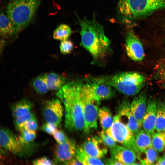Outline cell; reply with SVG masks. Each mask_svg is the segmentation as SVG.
<instances>
[{
	"label": "cell",
	"mask_w": 165,
	"mask_h": 165,
	"mask_svg": "<svg viewBox=\"0 0 165 165\" xmlns=\"http://www.w3.org/2000/svg\"><path fill=\"white\" fill-rule=\"evenodd\" d=\"M81 147L90 156L100 159L104 157L108 152L107 146L100 137L88 138Z\"/></svg>",
	"instance_id": "7c38bea8"
},
{
	"label": "cell",
	"mask_w": 165,
	"mask_h": 165,
	"mask_svg": "<svg viewBox=\"0 0 165 165\" xmlns=\"http://www.w3.org/2000/svg\"><path fill=\"white\" fill-rule=\"evenodd\" d=\"M117 8L121 18L130 20L144 17L165 9V0H120Z\"/></svg>",
	"instance_id": "277c9868"
},
{
	"label": "cell",
	"mask_w": 165,
	"mask_h": 165,
	"mask_svg": "<svg viewBox=\"0 0 165 165\" xmlns=\"http://www.w3.org/2000/svg\"><path fill=\"white\" fill-rule=\"evenodd\" d=\"M157 152L153 147L140 152L137 158L143 165L155 164L158 158Z\"/></svg>",
	"instance_id": "cb8c5ba5"
},
{
	"label": "cell",
	"mask_w": 165,
	"mask_h": 165,
	"mask_svg": "<svg viewBox=\"0 0 165 165\" xmlns=\"http://www.w3.org/2000/svg\"><path fill=\"white\" fill-rule=\"evenodd\" d=\"M155 129L158 132H165V103L164 99L156 101Z\"/></svg>",
	"instance_id": "ac0fdd59"
},
{
	"label": "cell",
	"mask_w": 165,
	"mask_h": 165,
	"mask_svg": "<svg viewBox=\"0 0 165 165\" xmlns=\"http://www.w3.org/2000/svg\"><path fill=\"white\" fill-rule=\"evenodd\" d=\"M63 114V108L59 100L51 99L45 103L43 116L46 122L53 123L58 127L61 123Z\"/></svg>",
	"instance_id": "9c48e42d"
},
{
	"label": "cell",
	"mask_w": 165,
	"mask_h": 165,
	"mask_svg": "<svg viewBox=\"0 0 165 165\" xmlns=\"http://www.w3.org/2000/svg\"><path fill=\"white\" fill-rule=\"evenodd\" d=\"M105 164L108 165H123L120 162L112 156L106 159L105 160Z\"/></svg>",
	"instance_id": "8d00e7d4"
},
{
	"label": "cell",
	"mask_w": 165,
	"mask_h": 165,
	"mask_svg": "<svg viewBox=\"0 0 165 165\" xmlns=\"http://www.w3.org/2000/svg\"><path fill=\"white\" fill-rule=\"evenodd\" d=\"M41 0H11L7 8V15L16 33L22 31L33 19Z\"/></svg>",
	"instance_id": "3957f363"
},
{
	"label": "cell",
	"mask_w": 165,
	"mask_h": 165,
	"mask_svg": "<svg viewBox=\"0 0 165 165\" xmlns=\"http://www.w3.org/2000/svg\"><path fill=\"white\" fill-rule=\"evenodd\" d=\"M72 33L70 27L65 24L59 25L54 31L53 34L54 38L61 41L68 39Z\"/></svg>",
	"instance_id": "83f0119b"
},
{
	"label": "cell",
	"mask_w": 165,
	"mask_h": 165,
	"mask_svg": "<svg viewBox=\"0 0 165 165\" xmlns=\"http://www.w3.org/2000/svg\"><path fill=\"white\" fill-rule=\"evenodd\" d=\"M1 146L20 157H25L33 152L34 146L27 143L21 135H16L8 128L1 127L0 130Z\"/></svg>",
	"instance_id": "52a82bcc"
},
{
	"label": "cell",
	"mask_w": 165,
	"mask_h": 165,
	"mask_svg": "<svg viewBox=\"0 0 165 165\" xmlns=\"http://www.w3.org/2000/svg\"><path fill=\"white\" fill-rule=\"evenodd\" d=\"M163 133L164 134V135L165 137V132H163Z\"/></svg>",
	"instance_id": "ab89813d"
},
{
	"label": "cell",
	"mask_w": 165,
	"mask_h": 165,
	"mask_svg": "<svg viewBox=\"0 0 165 165\" xmlns=\"http://www.w3.org/2000/svg\"><path fill=\"white\" fill-rule=\"evenodd\" d=\"M52 135L57 144H61L66 141L68 139L62 131L57 128Z\"/></svg>",
	"instance_id": "836d02e7"
},
{
	"label": "cell",
	"mask_w": 165,
	"mask_h": 165,
	"mask_svg": "<svg viewBox=\"0 0 165 165\" xmlns=\"http://www.w3.org/2000/svg\"><path fill=\"white\" fill-rule=\"evenodd\" d=\"M35 117V116L34 114L31 112L26 115L15 118L14 123L16 128L20 132L23 129L24 123L29 119Z\"/></svg>",
	"instance_id": "f1b7e54d"
},
{
	"label": "cell",
	"mask_w": 165,
	"mask_h": 165,
	"mask_svg": "<svg viewBox=\"0 0 165 165\" xmlns=\"http://www.w3.org/2000/svg\"><path fill=\"white\" fill-rule=\"evenodd\" d=\"M0 33L5 38L11 37L16 33L15 28L8 16L3 13L0 16Z\"/></svg>",
	"instance_id": "44dd1931"
},
{
	"label": "cell",
	"mask_w": 165,
	"mask_h": 165,
	"mask_svg": "<svg viewBox=\"0 0 165 165\" xmlns=\"http://www.w3.org/2000/svg\"><path fill=\"white\" fill-rule=\"evenodd\" d=\"M49 90L58 91L65 84L66 79L63 76L53 72L44 74Z\"/></svg>",
	"instance_id": "d6986e66"
},
{
	"label": "cell",
	"mask_w": 165,
	"mask_h": 165,
	"mask_svg": "<svg viewBox=\"0 0 165 165\" xmlns=\"http://www.w3.org/2000/svg\"><path fill=\"white\" fill-rule=\"evenodd\" d=\"M57 127L54 124L46 122L42 127V130L50 135H52Z\"/></svg>",
	"instance_id": "e575fe53"
},
{
	"label": "cell",
	"mask_w": 165,
	"mask_h": 165,
	"mask_svg": "<svg viewBox=\"0 0 165 165\" xmlns=\"http://www.w3.org/2000/svg\"><path fill=\"white\" fill-rule=\"evenodd\" d=\"M33 106V104L29 100L22 99L13 105L12 115L14 118L26 115L31 112Z\"/></svg>",
	"instance_id": "7402d4cb"
},
{
	"label": "cell",
	"mask_w": 165,
	"mask_h": 165,
	"mask_svg": "<svg viewBox=\"0 0 165 165\" xmlns=\"http://www.w3.org/2000/svg\"><path fill=\"white\" fill-rule=\"evenodd\" d=\"M32 85L35 91L39 95L45 94L49 90L44 75H40L35 78L32 81Z\"/></svg>",
	"instance_id": "4316f807"
},
{
	"label": "cell",
	"mask_w": 165,
	"mask_h": 165,
	"mask_svg": "<svg viewBox=\"0 0 165 165\" xmlns=\"http://www.w3.org/2000/svg\"><path fill=\"white\" fill-rule=\"evenodd\" d=\"M20 132L22 138L27 143H32L36 136L35 131L24 129Z\"/></svg>",
	"instance_id": "1f68e13d"
},
{
	"label": "cell",
	"mask_w": 165,
	"mask_h": 165,
	"mask_svg": "<svg viewBox=\"0 0 165 165\" xmlns=\"http://www.w3.org/2000/svg\"><path fill=\"white\" fill-rule=\"evenodd\" d=\"M66 165H82V164L75 156L70 160L64 163Z\"/></svg>",
	"instance_id": "74e56055"
},
{
	"label": "cell",
	"mask_w": 165,
	"mask_h": 165,
	"mask_svg": "<svg viewBox=\"0 0 165 165\" xmlns=\"http://www.w3.org/2000/svg\"><path fill=\"white\" fill-rule=\"evenodd\" d=\"M99 136L110 150L113 148L117 145L116 142L108 135L105 131L102 130L99 133Z\"/></svg>",
	"instance_id": "f546056e"
},
{
	"label": "cell",
	"mask_w": 165,
	"mask_h": 165,
	"mask_svg": "<svg viewBox=\"0 0 165 165\" xmlns=\"http://www.w3.org/2000/svg\"><path fill=\"white\" fill-rule=\"evenodd\" d=\"M86 83L94 96L101 101L110 99L116 94L115 89L96 78Z\"/></svg>",
	"instance_id": "5bb4252c"
},
{
	"label": "cell",
	"mask_w": 165,
	"mask_h": 165,
	"mask_svg": "<svg viewBox=\"0 0 165 165\" xmlns=\"http://www.w3.org/2000/svg\"><path fill=\"white\" fill-rule=\"evenodd\" d=\"M110 150L111 156L117 159L123 165H133L136 161V153L127 147L117 145Z\"/></svg>",
	"instance_id": "e0dca14e"
},
{
	"label": "cell",
	"mask_w": 165,
	"mask_h": 165,
	"mask_svg": "<svg viewBox=\"0 0 165 165\" xmlns=\"http://www.w3.org/2000/svg\"><path fill=\"white\" fill-rule=\"evenodd\" d=\"M117 115L120 121L134 135L141 128L130 108V104L127 100L123 101L117 108Z\"/></svg>",
	"instance_id": "8fae6325"
},
{
	"label": "cell",
	"mask_w": 165,
	"mask_h": 165,
	"mask_svg": "<svg viewBox=\"0 0 165 165\" xmlns=\"http://www.w3.org/2000/svg\"><path fill=\"white\" fill-rule=\"evenodd\" d=\"M156 101L152 97L148 99L147 108L143 118L142 127L150 136L155 132Z\"/></svg>",
	"instance_id": "2e32d148"
},
{
	"label": "cell",
	"mask_w": 165,
	"mask_h": 165,
	"mask_svg": "<svg viewBox=\"0 0 165 165\" xmlns=\"http://www.w3.org/2000/svg\"><path fill=\"white\" fill-rule=\"evenodd\" d=\"M98 80L113 87L127 96H133L138 94L144 86V76L135 72H124L110 76L96 78Z\"/></svg>",
	"instance_id": "5b68a950"
},
{
	"label": "cell",
	"mask_w": 165,
	"mask_h": 165,
	"mask_svg": "<svg viewBox=\"0 0 165 165\" xmlns=\"http://www.w3.org/2000/svg\"><path fill=\"white\" fill-rule=\"evenodd\" d=\"M56 94L64 105L66 128L71 132L86 133L79 95V83L72 82L66 84Z\"/></svg>",
	"instance_id": "6da1fadb"
},
{
	"label": "cell",
	"mask_w": 165,
	"mask_h": 165,
	"mask_svg": "<svg viewBox=\"0 0 165 165\" xmlns=\"http://www.w3.org/2000/svg\"><path fill=\"white\" fill-rule=\"evenodd\" d=\"M126 38V50L127 55L134 61H142L145 57L143 47L134 32L132 30L128 31Z\"/></svg>",
	"instance_id": "30bf717a"
},
{
	"label": "cell",
	"mask_w": 165,
	"mask_h": 165,
	"mask_svg": "<svg viewBox=\"0 0 165 165\" xmlns=\"http://www.w3.org/2000/svg\"><path fill=\"white\" fill-rule=\"evenodd\" d=\"M134 135L137 147L140 152L153 147L151 136L143 129L141 128Z\"/></svg>",
	"instance_id": "ffe728a7"
},
{
	"label": "cell",
	"mask_w": 165,
	"mask_h": 165,
	"mask_svg": "<svg viewBox=\"0 0 165 165\" xmlns=\"http://www.w3.org/2000/svg\"><path fill=\"white\" fill-rule=\"evenodd\" d=\"M79 89L86 133H88L97 128L99 106L101 101L94 96L87 83H79Z\"/></svg>",
	"instance_id": "8992f818"
},
{
	"label": "cell",
	"mask_w": 165,
	"mask_h": 165,
	"mask_svg": "<svg viewBox=\"0 0 165 165\" xmlns=\"http://www.w3.org/2000/svg\"><path fill=\"white\" fill-rule=\"evenodd\" d=\"M164 102H165V99H164Z\"/></svg>",
	"instance_id": "b9f144b4"
},
{
	"label": "cell",
	"mask_w": 165,
	"mask_h": 165,
	"mask_svg": "<svg viewBox=\"0 0 165 165\" xmlns=\"http://www.w3.org/2000/svg\"><path fill=\"white\" fill-rule=\"evenodd\" d=\"M155 164L164 165L165 164V155L158 158Z\"/></svg>",
	"instance_id": "f35d334b"
},
{
	"label": "cell",
	"mask_w": 165,
	"mask_h": 165,
	"mask_svg": "<svg viewBox=\"0 0 165 165\" xmlns=\"http://www.w3.org/2000/svg\"><path fill=\"white\" fill-rule=\"evenodd\" d=\"M77 148L73 141L69 138L65 141L57 144L54 149L56 161L63 163L75 156Z\"/></svg>",
	"instance_id": "4fadbf2b"
},
{
	"label": "cell",
	"mask_w": 165,
	"mask_h": 165,
	"mask_svg": "<svg viewBox=\"0 0 165 165\" xmlns=\"http://www.w3.org/2000/svg\"><path fill=\"white\" fill-rule=\"evenodd\" d=\"M147 101L146 92L144 90L135 97L130 103L131 110L141 128L142 127V120L147 108Z\"/></svg>",
	"instance_id": "9a60e30c"
},
{
	"label": "cell",
	"mask_w": 165,
	"mask_h": 165,
	"mask_svg": "<svg viewBox=\"0 0 165 165\" xmlns=\"http://www.w3.org/2000/svg\"><path fill=\"white\" fill-rule=\"evenodd\" d=\"M151 137L153 148L157 152H162L165 147V137L163 133L154 132Z\"/></svg>",
	"instance_id": "484cf974"
},
{
	"label": "cell",
	"mask_w": 165,
	"mask_h": 165,
	"mask_svg": "<svg viewBox=\"0 0 165 165\" xmlns=\"http://www.w3.org/2000/svg\"><path fill=\"white\" fill-rule=\"evenodd\" d=\"M164 88H165V83H164Z\"/></svg>",
	"instance_id": "60d3db41"
},
{
	"label": "cell",
	"mask_w": 165,
	"mask_h": 165,
	"mask_svg": "<svg viewBox=\"0 0 165 165\" xmlns=\"http://www.w3.org/2000/svg\"><path fill=\"white\" fill-rule=\"evenodd\" d=\"M81 27V45L96 60L104 58L109 50L110 40L105 35L103 26L94 18L79 19Z\"/></svg>",
	"instance_id": "7a4b0ae2"
},
{
	"label": "cell",
	"mask_w": 165,
	"mask_h": 165,
	"mask_svg": "<svg viewBox=\"0 0 165 165\" xmlns=\"http://www.w3.org/2000/svg\"><path fill=\"white\" fill-rule=\"evenodd\" d=\"M116 142L133 151L137 156L140 153L135 140L134 134L119 120L117 115L114 117L111 126L106 131Z\"/></svg>",
	"instance_id": "ba28073f"
},
{
	"label": "cell",
	"mask_w": 165,
	"mask_h": 165,
	"mask_svg": "<svg viewBox=\"0 0 165 165\" xmlns=\"http://www.w3.org/2000/svg\"><path fill=\"white\" fill-rule=\"evenodd\" d=\"M73 47V44L72 41L67 39L61 41L60 45V49L61 53L63 54H67L72 51Z\"/></svg>",
	"instance_id": "4dcf8cb0"
},
{
	"label": "cell",
	"mask_w": 165,
	"mask_h": 165,
	"mask_svg": "<svg viewBox=\"0 0 165 165\" xmlns=\"http://www.w3.org/2000/svg\"><path fill=\"white\" fill-rule=\"evenodd\" d=\"M33 164L35 165H53L54 163L48 158L43 157L37 159L32 162Z\"/></svg>",
	"instance_id": "d590c367"
},
{
	"label": "cell",
	"mask_w": 165,
	"mask_h": 165,
	"mask_svg": "<svg viewBox=\"0 0 165 165\" xmlns=\"http://www.w3.org/2000/svg\"><path fill=\"white\" fill-rule=\"evenodd\" d=\"M75 157L84 165H104L100 159L92 157L85 152L81 147L77 148Z\"/></svg>",
	"instance_id": "d4e9b609"
},
{
	"label": "cell",
	"mask_w": 165,
	"mask_h": 165,
	"mask_svg": "<svg viewBox=\"0 0 165 165\" xmlns=\"http://www.w3.org/2000/svg\"><path fill=\"white\" fill-rule=\"evenodd\" d=\"M38 127L37 121L36 117H35L29 119L24 123L23 129L21 131L24 129L36 131Z\"/></svg>",
	"instance_id": "d6a6232c"
},
{
	"label": "cell",
	"mask_w": 165,
	"mask_h": 165,
	"mask_svg": "<svg viewBox=\"0 0 165 165\" xmlns=\"http://www.w3.org/2000/svg\"><path fill=\"white\" fill-rule=\"evenodd\" d=\"M98 118L102 130L106 131L112 125L114 117L109 109L103 107L99 109Z\"/></svg>",
	"instance_id": "603a6c76"
}]
</instances>
